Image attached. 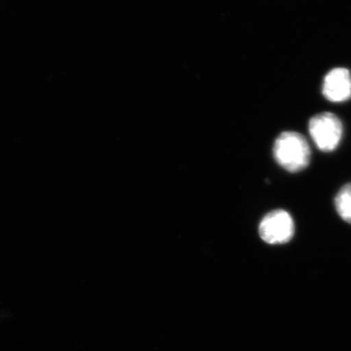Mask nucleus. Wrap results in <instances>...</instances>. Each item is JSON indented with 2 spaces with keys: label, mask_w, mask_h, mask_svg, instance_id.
<instances>
[{
  "label": "nucleus",
  "mask_w": 351,
  "mask_h": 351,
  "mask_svg": "<svg viewBox=\"0 0 351 351\" xmlns=\"http://www.w3.org/2000/svg\"><path fill=\"white\" fill-rule=\"evenodd\" d=\"M335 207L339 216L351 225V182L339 189L335 197Z\"/></svg>",
  "instance_id": "39448f33"
},
{
  "label": "nucleus",
  "mask_w": 351,
  "mask_h": 351,
  "mask_svg": "<svg viewBox=\"0 0 351 351\" xmlns=\"http://www.w3.org/2000/svg\"><path fill=\"white\" fill-rule=\"evenodd\" d=\"M308 131L314 144L321 152H334L343 138V127L341 119L331 112L314 115L309 120Z\"/></svg>",
  "instance_id": "f03ea898"
},
{
  "label": "nucleus",
  "mask_w": 351,
  "mask_h": 351,
  "mask_svg": "<svg viewBox=\"0 0 351 351\" xmlns=\"http://www.w3.org/2000/svg\"><path fill=\"white\" fill-rule=\"evenodd\" d=\"M274 156L276 162L286 171L300 172L311 163V147L302 134L283 132L274 143Z\"/></svg>",
  "instance_id": "f257e3e1"
},
{
  "label": "nucleus",
  "mask_w": 351,
  "mask_h": 351,
  "mask_svg": "<svg viewBox=\"0 0 351 351\" xmlns=\"http://www.w3.org/2000/svg\"><path fill=\"white\" fill-rule=\"evenodd\" d=\"M322 94L328 101L343 103L351 99V73L348 69H332L323 80Z\"/></svg>",
  "instance_id": "20e7f679"
},
{
  "label": "nucleus",
  "mask_w": 351,
  "mask_h": 351,
  "mask_svg": "<svg viewBox=\"0 0 351 351\" xmlns=\"http://www.w3.org/2000/svg\"><path fill=\"white\" fill-rule=\"evenodd\" d=\"M258 232L263 241L267 243H287L295 234L294 221L288 212L276 210L263 219Z\"/></svg>",
  "instance_id": "7ed1b4c3"
}]
</instances>
